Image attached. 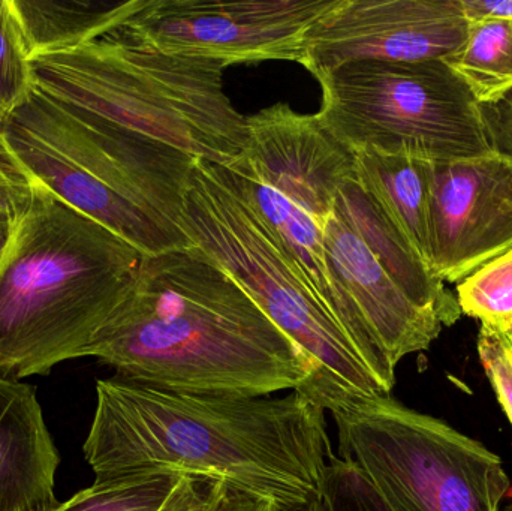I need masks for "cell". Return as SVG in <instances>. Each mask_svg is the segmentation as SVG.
<instances>
[{
  "mask_svg": "<svg viewBox=\"0 0 512 511\" xmlns=\"http://www.w3.org/2000/svg\"><path fill=\"white\" fill-rule=\"evenodd\" d=\"M477 348L481 366L512 425V345L504 333L481 326Z\"/></svg>",
  "mask_w": 512,
  "mask_h": 511,
  "instance_id": "cb8c5ba5",
  "label": "cell"
},
{
  "mask_svg": "<svg viewBox=\"0 0 512 511\" xmlns=\"http://www.w3.org/2000/svg\"><path fill=\"white\" fill-rule=\"evenodd\" d=\"M213 483L173 473L95 480L56 511H198L209 504Z\"/></svg>",
  "mask_w": 512,
  "mask_h": 511,
  "instance_id": "d6986e66",
  "label": "cell"
},
{
  "mask_svg": "<svg viewBox=\"0 0 512 511\" xmlns=\"http://www.w3.org/2000/svg\"><path fill=\"white\" fill-rule=\"evenodd\" d=\"M0 144L27 176L146 257L192 246L180 219L198 159L35 86L6 114Z\"/></svg>",
  "mask_w": 512,
  "mask_h": 511,
  "instance_id": "277c9868",
  "label": "cell"
},
{
  "mask_svg": "<svg viewBox=\"0 0 512 511\" xmlns=\"http://www.w3.org/2000/svg\"><path fill=\"white\" fill-rule=\"evenodd\" d=\"M468 24L460 0H337L307 33L300 65L318 77L361 60H444Z\"/></svg>",
  "mask_w": 512,
  "mask_h": 511,
  "instance_id": "30bf717a",
  "label": "cell"
},
{
  "mask_svg": "<svg viewBox=\"0 0 512 511\" xmlns=\"http://www.w3.org/2000/svg\"><path fill=\"white\" fill-rule=\"evenodd\" d=\"M30 63L44 95L198 161L228 167L248 143L246 116L225 93L224 63L156 50L125 23Z\"/></svg>",
  "mask_w": 512,
  "mask_h": 511,
  "instance_id": "5b68a950",
  "label": "cell"
},
{
  "mask_svg": "<svg viewBox=\"0 0 512 511\" xmlns=\"http://www.w3.org/2000/svg\"><path fill=\"white\" fill-rule=\"evenodd\" d=\"M86 357L174 392H298L310 366L251 294L198 246L144 257L125 302Z\"/></svg>",
  "mask_w": 512,
  "mask_h": 511,
  "instance_id": "7a4b0ae2",
  "label": "cell"
},
{
  "mask_svg": "<svg viewBox=\"0 0 512 511\" xmlns=\"http://www.w3.org/2000/svg\"><path fill=\"white\" fill-rule=\"evenodd\" d=\"M462 314L507 335L512 329V248L457 284Z\"/></svg>",
  "mask_w": 512,
  "mask_h": 511,
  "instance_id": "44dd1931",
  "label": "cell"
},
{
  "mask_svg": "<svg viewBox=\"0 0 512 511\" xmlns=\"http://www.w3.org/2000/svg\"><path fill=\"white\" fill-rule=\"evenodd\" d=\"M507 511H512V503L507 507Z\"/></svg>",
  "mask_w": 512,
  "mask_h": 511,
  "instance_id": "836d02e7",
  "label": "cell"
},
{
  "mask_svg": "<svg viewBox=\"0 0 512 511\" xmlns=\"http://www.w3.org/2000/svg\"><path fill=\"white\" fill-rule=\"evenodd\" d=\"M209 511H279L274 504L240 494L224 485H213Z\"/></svg>",
  "mask_w": 512,
  "mask_h": 511,
  "instance_id": "4316f807",
  "label": "cell"
},
{
  "mask_svg": "<svg viewBox=\"0 0 512 511\" xmlns=\"http://www.w3.org/2000/svg\"><path fill=\"white\" fill-rule=\"evenodd\" d=\"M180 227L306 357L310 378L301 395L331 416L391 396L291 255L231 185L224 165L198 161Z\"/></svg>",
  "mask_w": 512,
  "mask_h": 511,
  "instance_id": "8992f818",
  "label": "cell"
},
{
  "mask_svg": "<svg viewBox=\"0 0 512 511\" xmlns=\"http://www.w3.org/2000/svg\"><path fill=\"white\" fill-rule=\"evenodd\" d=\"M6 113L3 111V108L0 107V126H2L3 120H5Z\"/></svg>",
  "mask_w": 512,
  "mask_h": 511,
  "instance_id": "f546056e",
  "label": "cell"
},
{
  "mask_svg": "<svg viewBox=\"0 0 512 511\" xmlns=\"http://www.w3.org/2000/svg\"><path fill=\"white\" fill-rule=\"evenodd\" d=\"M337 0H141L125 27L156 50L225 66L303 59L307 33Z\"/></svg>",
  "mask_w": 512,
  "mask_h": 511,
  "instance_id": "9c48e42d",
  "label": "cell"
},
{
  "mask_svg": "<svg viewBox=\"0 0 512 511\" xmlns=\"http://www.w3.org/2000/svg\"><path fill=\"white\" fill-rule=\"evenodd\" d=\"M354 155L357 179L364 191L409 248L432 269L430 159L373 147H361Z\"/></svg>",
  "mask_w": 512,
  "mask_h": 511,
  "instance_id": "e0dca14e",
  "label": "cell"
},
{
  "mask_svg": "<svg viewBox=\"0 0 512 511\" xmlns=\"http://www.w3.org/2000/svg\"><path fill=\"white\" fill-rule=\"evenodd\" d=\"M54 511H56V510H54Z\"/></svg>",
  "mask_w": 512,
  "mask_h": 511,
  "instance_id": "e575fe53",
  "label": "cell"
},
{
  "mask_svg": "<svg viewBox=\"0 0 512 511\" xmlns=\"http://www.w3.org/2000/svg\"><path fill=\"white\" fill-rule=\"evenodd\" d=\"M246 123L248 143L228 168L279 192L322 228L339 192L357 179L354 152L318 114L297 113L285 102L246 116Z\"/></svg>",
  "mask_w": 512,
  "mask_h": 511,
  "instance_id": "7c38bea8",
  "label": "cell"
},
{
  "mask_svg": "<svg viewBox=\"0 0 512 511\" xmlns=\"http://www.w3.org/2000/svg\"><path fill=\"white\" fill-rule=\"evenodd\" d=\"M316 78L318 116L352 152L373 147L448 161L493 150L483 107L444 60H361Z\"/></svg>",
  "mask_w": 512,
  "mask_h": 511,
  "instance_id": "52a82bcc",
  "label": "cell"
},
{
  "mask_svg": "<svg viewBox=\"0 0 512 511\" xmlns=\"http://www.w3.org/2000/svg\"><path fill=\"white\" fill-rule=\"evenodd\" d=\"M468 21L481 18L512 20V0H460Z\"/></svg>",
  "mask_w": 512,
  "mask_h": 511,
  "instance_id": "83f0119b",
  "label": "cell"
},
{
  "mask_svg": "<svg viewBox=\"0 0 512 511\" xmlns=\"http://www.w3.org/2000/svg\"><path fill=\"white\" fill-rule=\"evenodd\" d=\"M32 89V63L11 0H0V107L8 114Z\"/></svg>",
  "mask_w": 512,
  "mask_h": 511,
  "instance_id": "7402d4cb",
  "label": "cell"
},
{
  "mask_svg": "<svg viewBox=\"0 0 512 511\" xmlns=\"http://www.w3.org/2000/svg\"><path fill=\"white\" fill-rule=\"evenodd\" d=\"M32 183L0 144V215L17 218L30 200Z\"/></svg>",
  "mask_w": 512,
  "mask_h": 511,
  "instance_id": "d4e9b609",
  "label": "cell"
},
{
  "mask_svg": "<svg viewBox=\"0 0 512 511\" xmlns=\"http://www.w3.org/2000/svg\"><path fill=\"white\" fill-rule=\"evenodd\" d=\"M480 105L512 92V20L481 18L468 24L465 42L444 59Z\"/></svg>",
  "mask_w": 512,
  "mask_h": 511,
  "instance_id": "ffe728a7",
  "label": "cell"
},
{
  "mask_svg": "<svg viewBox=\"0 0 512 511\" xmlns=\"http://www.w3.org/2000/svg\"><path fill=\"white\" fill-rule=\"evenodd\" d=\"M60 456L36 389L0 375V511H54Z\"/></svg>",
  "mask_w": 512,
  "mask_h": 511,
  "instance_id": "9a60e30c",
  "label": "cell"
},
{
  "mask_svg": "<svg viewBox=\"0 0 512 511\" xmlns=\"http://www.w3.org/2000/svg\"><path fill=\"white\" fill-rule=\"evenodd\" d=\"M493 149L512 153V92L493 105H481Z\"/></svg>",
  "mask_w": 512,
  "mask_h": 511,
  "instance_id": "484cf974",
  "label": "cell"
},
{
  "mask_svg": "<svg viewBox=\"0 0 512 511\" xmlns=\"http://www.w3.org/2000/svg\"><path fill=\"white\" fill-rule=\"evenodd\" d=\"M321 503L325 511H393L364 474L339 456L328 465Z\"/></svg>",
  "mask_w": 512,
  "mask_h": 511,
  "instance_id": "603a6c76",
  "label": "cell"
},
{
  "mask_svg": "<svg viewBox=\"0 0 512 511\" xmlns=\"http://www.w3.org/2000/svg\"><path fill=\"white\" fill-rule=\"evenodd\" d=\"M339 458L393 511H501L511 488L502 459L448 423L393 396L333 414Z\"/></svg>",
  "mask_w": 512,
  "mask_h": 511,
  "instance_id": "ba28073f",
  "label": "cell"
},
{
  "mask_svg": "<svg viewBox=\"0 0 512 511\" xmlns=\"http://www.w3.org/2000/svg\"><path fill=\"white\" fill-rule=\"evenodd\" d=\"M432 269L459 284L512 248V153L432 161Z\"/></svg>",
  "mask_w": 512,
  "mask_h": 511,
  "instance_id": "8fae6325",
  "label": "cell"
},
{
  "mask_svg": "<svg viewBox=\"0 0 512 511\" xmlns=\"http://www.w3.org/2000/svg\"><path fill=\"white\" fill-rule=\"evenodd\" d=\"M95 480L173 473L312 511L334 458L325 411L301 395L174 392L126 378L96 383L83 444Z\"/></svg>",
  "mask_w": 512,
  "mask_h": 511,
  "instance_id": "6da1fadb",
  "label": "cell"
},
{
  "mask_svg": "<svg viewBox=\"0 0 512 511\" xmlns=\"http://www.w3.org/2000/svg\"><path fill=\"white\" fill-rule=\"evenodd\" d=\"M505 336H507L508 341H510V344L512 345V329Z\"/></svg>",
  "mask_w": 512,
  "mask_h": 511,
  "instance_id": "d6a6232c",
  "label": "cell"
},
{
  "mask_svg": "<svg viewBox=\"0 0 512 511\" xmlns=\"http://www.w3.org/2000/svg\"><path fill=\"white\" fill-rule=\"evenodd\" d=\"M224 168L231 185L261 216L280 245L291 255L325 308L354 342L367 365L388 389L393 390L396 384V371L390 368L384 357L376 350L351 297L334 276L328 263L324 236L315 219L279 192L256 182L251 177L234 173L225 165Z\"/></svg>",
  "mask_w": 512,
  "mask_h": 511,
  "instance_id": "5bb4252c",
  "label": "cell"
},
{
  "mask_svg": "<svg viewBox=\"0 0 512 511\" xmlns=\"http://www.w3.org/2000/svg\"><path fill=\"white\" fill-rule=\"evenodd\" d=\"M12 227H14V219L8 215H0V261L11 239Z\"/></svg>",
  "mask_w": 512,
  "mask_h": 511,
  "instance_id": "f1b7e54d",
  "label": "cell"
},
{
  "mask_svg": "<svg viewBox=\"0 0 512 511\" xmlns=\"http://www.w3.org/2000/svg\"><path fill=\"white\" fill-rule=\"evenodd\" d=\"M29 179L0 261V375L20 381L86 357L146 257Z\"/></svg>",
  "mask_w": 512,
  "mask_h": 511,
  "instance_id": "3957f363",
  "label": "cell"
},
{
  "mask_svg": "<svg viewBox=\"0 0 512 511\" xmlns=\"http://www.w3.org/2000/svg\"><path fill=\"white\" fill-rule=\"evenodd\" d=\"M312 511H325V509L324 506H322V503H319Z\"/></svg>",
  "mask_w": 512,
  "mask_h": 511,
  "instance_id": "4dcf8cb0",
  "label": "cell"
},
{
  "mask_svg": "<svg viewBox=\"0 0 512 511\" xmlns=\"http://www.w3.org/2000/svg\"><path fill=\"white\" fill-rule=\"evenodd\" d=\"M213 485H215V483H213ZM212 497H213V494H212ZM210 501H212V498H210ZM210 501H209V504H207L206 507H203V509H200L198 511H209Z\"/></svg>",
  "mask_w": 512,
  "mask_h": 511,
  "instance_id": "1f68e13d",
  "label": "cell"
},
{
  "mask_svg": "<svg viewBox=\"0 0 512 511\" xmlns=\"http://www.w3.org/2000/svg\"><path fill=\"white\" fill-rule=\"evenodd\" d=\"M321 230L331 270L390 368L430 348L445 327L441 318L402 290L334 210Z\"/></svg>",
  "mask_w": 512,
  "mask_h": 511,
  "instance_id": "4fadbf2b",
  "label": "cell"
},
{
  "mask_svg": "<svg viewBox=\"0 0 512 511\" xmlns=\"http://www.w3.org/2000/svg\"><path fill=\"white\" fill-rule=\"evenodd\" d=\"M30 59L92 41L125 23L141 0H11Z\"/></svg>",
  "mask_w": 512,
  "mask_h": 511,
  "instance_id": "ac0fdd59",
  "label": "cell"
},
{
  "mask_svg": "<svg viewBox=\"0 0 512 511\" xmlns=\"http://www.w3.org/2000/svg\"><path fill=\"white\" fill-rule=\"evenodd\" d=\"M333 210L418 306L435 312L445 327L459 321L462 309L457 297L409 248L402 234L385 218L358 179L339 192Z\"/></svg>",
  "mask_w": 512,
  "mask_h": 511,
  "instance_id": "2e32d148",
  "label": "cell"
}]
</instances>
